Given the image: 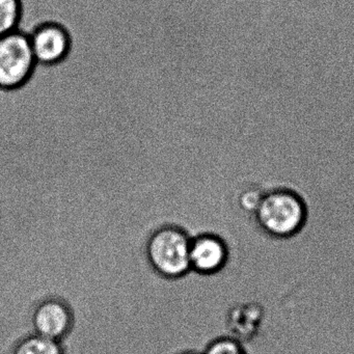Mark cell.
Listing matches in <instances>:
<instances>
[{
    "label": "cell",
    "instance_id": "cell-1",
    "mask_svg": "<svg viewBox=\"0 0 354 354\" xmlns=\"http://www.w3.org/2000/svg\"><path fill=\"white\" fill-rule=\"evenodd\" d=\"M254 216L267 235L286 239L302 231L308 221V207L297 192L277 188L264 192Z\"/></svg>",
    "mask_w": 354,
    "mask_h": 354
},
{
    "label": "cell",
    "instance_id": "cell-2",
    "mask_svg": "<svg viewBox=\"0 0 354 354\" xmlns=\"http://www.w3.org/2000/svg\"><path fill=\"white\" fill-rule=\"evenodd\" d=\"M190 242L192 237L183 227L162 225L153 232L147 241V260L163 279H181L192 271Z\"/></svg>",
    "mask_w": 354,
    "mask_h": 354
},
{
    "label": "cell",
    "instance_id": "cell-3",
    "mask_svg": "<svg viewBox=\"0 0 354 354\" xmlns=\"http://www.w3.org/2000/svg\"><path fill=\"white\" fill-rule=\"evenodd\" d=\"M28 32L17 30L0 37V92L21 90L36 72Z\"/></svg>",
    "mask_w": 354,
    "mask_h": 354
},
{
    "label": "cell",
    "instance_id": "cell-4",
    "mask_svg": "<svg viewBox=\"0 0 354 354\" xmlns=\"http://www.w3.org/2000/svg\"><path fill=\"white\" fill-rule=\"evenodd\" d=\"M28 34L37 65L55 67L69 57L73 41L71 32L61 22H41Z\"/></svg>",
    "mask_w": 354,
    "mask_h": 354
},
{
    "label": "cell",
    "instance_id": "cell-5",
    "mask_svg": "<svg viewBox=\"0 0 354 354\" xmlns=\"http://www.w3.org/2000/svg\"><path fill=\"white\" fill-rule=\"evenodd\" d=\"M32 322L37 335L62 342L73 328V310L65 299L45 298L35 308Z\"/></svg>",
    "mask_w": 354,
    "mask_h": 354
},
{
    "label": "cell",
    "instance_id": "cell-6",
    "mask_svg": "<svg viewBox=\"0 0 354 354\" xmlns=\"http://www.w3.org/2000/svg\"><path fill=\"white\" fill-rule=\"evenodd\" d=\"M230 259L227 242L213 233H203L192 237L190 242V269L201 275L221 272Z\"/></svg>",
    "mask_w": 354,
    "mask_h": 354
},
{
    "label": "cell",
    "instance_id": "cell-7",
    "mask_svg": "<svg viewBox=\"0 0 354 354\" xmlns=\"http://www.w3.org/2000/svg\"><path fill=\"white\" fill-rule=\"evenodd\" d=\"M263 310L256 304H242L230 310L227 326L231 337L238 341L252 339L260 330Z\"/></svg>",
    "mask_w": 354,
    "mask_h": 354
},
{
    "label": "cell",
    "instance_id": "cell-8",
    "mask_svg": "<svg viewBox=\"0 0 354 354\" xmlns=\"http://www.w3.org/2000/svg\"><path fill=\"white\" fill-rule=\"evenodd\" d=\"M11 354H64L61 342L32 333L15 344Z\"/></svg>",
    "mask_w": 354,
    "mask_h": 354
},
{
    "label": "cell",
    "instance_id": "cell-9",
    "mask_svg": "<svg viewBox=\"0 0 354 354\" xmlns=\"http://www.w3.org/2000/svg\"><path fill=\"white\" fill-rule=\"evenodd\" d=\"M24 15L22 0H0V37L20 30Z\"/></svg>",
    "mask_w": 354,
    "mask_h": 354
},
{
    "label": "cell",
    "instance_id": "cell-10",
    "mask_svg": "<svg viewBox=\"0 0 354 354\" xmlns=\"http://www.w3.org/2000/svg\"><path fill=\"white\" fill-rule=\"evenodd\" d=\"M203 354H246L241 342L231 335L217 337L207 346Z\"/></svg>",
    "mask_w": 354,
    "mask_h": 354
},
{
    "label": "cell",
    "instance_id": "cell-11",
    "mask_svg": "<svg viewBox=\"0 0 354 354\" xmlns=\"http://www.w3.org/2000/svg\"><path fill=\"white\" fill-rule=\"evenodd\" d=\"M263 194H264V192L256 189L254 187L244 190L240 194L239 200H238L240 208L245 212L254 215L257 209H258L259 205H260L261 201H262Z\"/></svg>",
    "mask_w": 354,
    "mask_h": 354
},
{
    "label": "cell",
    "instance_id": "cell-12",
    "mask_svg": "<svg viewBox=\"0 0 354 354\" xmlns=\"http://www.w3.org/2000/svg\"><path fill=\"white\" fill-rule=\"evenodd\" d=\"M181 354H198L196 353V352H183V353Z\"/></svg>",
    "mask_w": 354,
    "mask_h": 354
}]
</instances>
